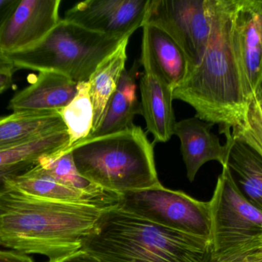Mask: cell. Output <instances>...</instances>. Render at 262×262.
Instances as JSON below:
<instances>
[{
	"label": "cell",
	"instance_id": "4",
	"mask_svg": "<svg viewBox=\"0 0 262 262\" xmlns=\"http://www.w3.org/2000/svg\"><path fill=\"white\" fill-rule=\"evenodd\" d=\"M154 147L141 127L134 125L67 149L82 176L104 190L121 194L161 185Z\"/></svg>",
	"mask_w": 262,
	"mask_h": 262
},
{
	"label": "cell",
	"instance_id": "21",
	"mask_svg": "<svg viewBox=\"0 0 262 262\" xmlns=\"http://www.w3.org/2000/svg\"><path fill=\"white\" fill-rule=\"evenodd\" d=\"M35 165L58 183L76 190L91 194H104V190L81 175L75 166L70 149L58 151L38 158Z\"/></svg>",
	"mask_w": 262,
	"mask_h": 262
},
{
	"label": "cell",
	"instance_id": "8",
	"mask_svg": "<svg viewBox=\"0 0 262 262\" xmlns=\"http://www.w3.org/2000/svg\"><path fill=\"white\" fill-rule=\"evenodd\" d=\"M157 26L184 52L189 74L201 63L211 32L207 0H149L143 25Z\"/></svg>",
	"mask_w": 262,
	"mask_h": 262
},
{
	"label": "cell",
	"instance_id": "29",
	"mask_svg": "<svg viewBox=\"0 0 262 262\" xmlns=\"http://www.w3.org/2000/svg\"><path fill=\"white\" fill-rule=\"evenodd\" d=\"M35 164H23L7 170L1 171L0 172V192L6 188V179L8 177L15 174L21 173L25 171L28 170Z\"/></svg>",
	"mask_w": 262,
	"mask_h": 262
},
{
	"label": "cell",
	"instance_id": "30",
	"mask_svg": "<svg viewBox=\"0 0 262 262\" xmlns=\"http://www.w3.org/2000/svg\"><path fill=\"white\" fill-rule=\"evenodd\" d=\"M229 262H262V250L251 254L244 258Z\"/></svg>",
	"mask_w": 262,
	"mask_h": 262
},
{
	"label": "cell",
	"instance_id": "5",
	"mask_svg": "<svg viewBox=\"0 0 262 262\" xmlns=\"http://www.w3.org/2000/svg\"><path fill=\"white\" fill-rule=\"evenodd\" d=\"M126 38L92 32L62 18L35 47L3 56L15 69L59 72L75 83H87L99 63Z\"/></svg>",
	"mask_w": 262,
	"mask_h": 262
},
{
	"label": "cell",
	"instance_id": "28",
	"mask_svg": "<svg viewBox=\"0 0 262 262\" xmlns=\"http://www.w3.org/2000/svg\"><path fill=\"white\" fill-rule=\"evenodd\" d=\"M18 0H0V32L6 18L16 5ZM0 60H6L0 52Z\"/></svg>",
	"mask_w": 262,
	"mask_h": 262
},
{
	"label": "cell",
	"instance_id": "2",
	"mask_svg": "<svg viewBox=\"0 0 262 262\" xmlns=\"http://www.w3.org/2000/svg\"><path fill=\"white\" fill-rule=\"evenodd\" d=\"M104 211L36 198L6 186L0 192V243L55 261L81 249Z\"/></svg>",
	"mask_w": 262,
	"mask_h": 262
},
{
	"label": "cell",
	"instance_id": "24",
	"mask_svg": "<svg viewBox=\"0 0 262 262\" xmlns=\"http://www.w3.org/2000/svg\"><path fill=\"white\" fill-rule=\"evenodd\" d=\"M234 136L249 145L262 157V98L254 94L249 101L245 119L232 129Z\"/></svg>",
	"mask_w": 262,
	"mask_h": 262
},
{
	"label": "cell",
	"instance_id": "33",
	"mask_svg": "<svg viewBox=\"0 0 262 262\" xmlns=\"http://www.w3.org/2000/svg\"><path fill=\"white\" fill-rule=\"evenodd\" d=\"M0 246H1V243H0Z\"/></svg>",
	"mask_w": 262,
	"mask_h": 262
},
{
	"label": "cell",
	"instance_id": "11",
	"mask_svg": "<svg viewBox=\"0 0 262 262\" xmlns=\"http://www.w3.org/2000/svg\"><path fill=\"white\" fill-rule=\"evenodd\" d=\"M233 41L246 95L262 80V9L258 0H236Z\"/></svg>",
	"mask_w": 262,
	"mask_h": 262
},
{
	"label": "cell",
	"instance_id": "10",
	"mask_svg": "<svg viewBox=\"0 0 262 262\" xmlns=\"http://www.w3.org/2000/svg\"><path fill=\"white\" fill-rule=\"evenodd\" d=\"M149 0H86L66 12L64 19L109 36H131L143 27Z\"/></svg>",
	"mask_w": 262,
	"mask_h": 262
},
{
	"label": "cell",
	"instance_id": "7",
	"mask_svg": "<svg viewBox=\"0 0 262 262\" xmlns=\"http://www.w3.org/2000/svg\"><path fill=\"white\" fill-rule=\"evenodd\" d=\"M117 207L151 223L211 241L209 201H201L160 185L119 194Z\"/></svg>",
	"mask_w": 262,
	"mask_h": 262
},
{
	"label": "cell",
	"instance_id": "23",
	"mask_svg": "<svg viewBox=\"0 0 262 262\" xmlns=\"http://www.w3.org/2000/svg\"><path fill=\"white\" fill-rule=\"evenodd\" d=\"M67 128L69 147L89 136L93 129L94 111L89 83H78L76 95L59 112Z\"/></svg>",
	"mask_w": 262,
	"mask_h": 262
},
{
	"label": "cell",
	"instance_id": "16",
	"mask_svg": "<svg viewBox=\"0 0 262 262\" xmlns=\"http://www.w3.org/2000/svg\"><path fill=\"white\" fill-rule=\"evenodd\" d=\"M140 66V61H135L129 70L124 71L116 90L107 103L101 124L81 141L117 133L134 126L135 115H142L136 83Z\"/></svg>",
	"mask_w": 262,
	"mask_h": 262
},
{
	"label": "cell",
	"instance_id": "3",
	"mask_svg": "<svg viewBox=\"0 0 262 262\" xmlns=\"http://www.w3.org/2000/svg\"><path fill=\"white\" fill-rule=\"evenodd\" d=\"M81 249L104 262H212L211 241L118 207L103 212Z\"/></svg>",
	"mask_w": 262,
	"mask_h": 262
},
{
	"label": "cell",
	"instance_id": "32",
	"mask_svg": "<svg viewBox=\"0 0 262 262\" xmlns=\"http://www.w3.org/2000/svg\"><path fill=\"white\" fill-rule=\"evenodd\" d=\"M258 3H259L260 6H261L262 9V0H258Z\"/></svg>",
	"mask_w": 262,
	"mask_h": 262
},
{
	"label": "cell",
	"instance_id": "13",
	"mask_svg": "<svg viewBox=\"0 0 262 262\" xmlns=\"http://www.w3.org/2000/svg\"><path fill=\"white\" fill-rule=\"evenodd\" d=\"M6 186L36 198L95 206L103 210L117 207L119 201V194L116 192L91 194L64 186L46 174L37 165L21 173L8 177Z\"/></svg>",
	"mask_w": 262,
	"mask_h": 262
},
{
	"label": "cell",
	"instance_id": "19",
	"mask_svg": "<svg viewBox=\"0 0 262 262\" xmlns=\"http://www.w3.org/2000/svg\"><path fill=\"white\" fill-rule=\"evenodd\" d=\"M67 131L59 113H12L0 118V151Z\"/></svg>",
	"mask_w": 262,
	"mask_h": 262
},
{
	"label": "cell",
	"instance_id": "6",
	"mask_svg": "<svg viewBox=\"0 0 262 262\" xmlns=\"http://www.w3.org/2000/svg\"><path fill=\"white\" fill-rule=\"evenodd\" d=\"M210 203L212 262H229L262 250V212L240 193L226 166Z\"/></svg>",
	"mask_w": 262,
	"mask_h": 262
},
{
	"label": "cell",
	"instance_id": "26",
	"mask_svg": "<svg viewBox=\"0 0 262 262\" xmlns=\"http://www.w3.org/2000/svg\"><path fill=\"white\" fill-rule=\"evenodd\" d=\"M48 262H104L95 255H92L89 252L80 249L71 255L63 257L55 261H49Z\"/></svg>",
	"mask_w": 262,
	"mask_h": 262
},
{
	"label": "cell",
	"instance_id": "12",
	"mask_svg": "<svg viewBox=\"0 0 262 262\" xmlns=\"http://www.w3.org/2000/svg\"><path fill=\"white\" fill-rule=\"evenodd\" d=\"M140 65L144 69L140 81L142 115L146 129L154 135V143H167L173 135L176 118L172 108L173 89L165 82L142 50Z\"/></svg>",
	"mask_w": 262,
	"mask_h": 262
},
{
	"label": "cell",
	"instance_id": "18",
	"mask_svg": "<svg viewBox=\"0 0 262 262\" xmlns=\"http://www.w3.org/2000/svg\"><path fill=\"white\" fill-rule=\"evenodd\" d=\"M142 28V50L146 52L162 78L175 90L189 75V63L184 52L160 28L151 25Z\"/></svg>",
	"mask_w": 262,
	"mask_h": 262
},
{
	"label": "cell",
	"instance_id": "17",
	"mask_svg": "<svg viewBox=\"0 0 262 262\" xmlns=\"http://www.w3.org/2000/svg\"><path fill=\"white\" fill-rule=\"evenodd\" d=\"M223 134L229 147L225 166L242 195L262 212V157L231 131Z\"/></svg>",
	"mask_w": 262,
	"mask_h": 262
},
{
	"label": "cell",
	"instance_id": "31",
	"mask_svg": "<svg viewBox=\"0 0 262 262\" xmlns=\"http://www.w3.org/2000/svg\"><path fill=\"white\" fill-rule=\"evenodd\" d=\"M255 95H256L257 96L260 97V98H262V80L261 83L258 85V87H257L256 90L255 92Z\"/></svg>",
	"mask_w": 262,
	"mask_h": 262
},
{
	"label": "cell",
	"instance_id": "1",
	"mask_svg": "<svg viewBox=\"0 0 262 262\" xmlns=\"http://www.w3.org/2000/svg\"><path fill=\"white\" fill-rule=\"evenodd\" d=\"M211 32L200 64L173 91L174 99L192 106L196 116L232 131L243 123L249 97L233 41L236 0H207Z\"/></svg>",
	"mask_w": 262,
	"mask_h": 262
},
{
	"label": "cell",
	"instance_id": "25",
	"mask_svg": "<svg viewBox=\"0 0 262 262\" xmlns=\"http://www.w3.org/2000/svg\"><path fill=\"white\" fill-rule=\"evenodd\" d=\"M15 70V67L7 60H0V94L12 86Z\"/></svg>",
	"mask_w": 262,
	"mask_h": 262
},
{
	"label": "cell",
	"instance_id": "20",
	"mask_svg": "<svg viewBox=\"0 0 262 262\" xmlns=\"http://www.w3.org/2000/svg\"><path fill=\"white\" fill-rule=\"evenodd\" d=\"M130 38H124L112 54L99 63L88 82L94 111L92 132L101 124L107 103L116 90L121 75L125 70L127 48Z\"/></svg>",
	"mask_w": 262,
	"mask_h": 262
},
{
	"label": "cell",
	"instance_id": "15",
	"mask_svg": "<svg viewBox=\"0 0 262 262\" xmlns=\"http://www.w3.org/2000/svg\"><path fill=\"white\" fill-rule=\"evenodd\" d=\"M214 124L197 117L177 122L173 135L180 140V149L186 168L188 179L193 182L200 168L208 162L216 161L225 166L229 144L222 145L212 132Z\"/></svg>",
	"mask_w": 262,
	"mask_h": 262
},
{
	"label": "cell",
	"instance_id": "22",
	"mask_svg": "<svg viewBox=\"0 0 262 262\" xmlns=\"http://www.w3.org/2000/svg\"><path fill=\"white\" fill-rule=\"evenodd\" d=\"M68 131L52 134L29 144L0 151V172L23 164H35L41 156L69 148Z\"/></svg>",
	"mask_w": 262,
	"mask_h": 262
},
{
	"label": "cell",
	"instance_id": "27",
	"mask_svg": "<svg viewBox=\"0 0 262 262\" xmlns=\"http://www.w3.org/2000/svg\"><path fill=\"white\" fill-rule=\"evenodd\" d=\"M0 262H34L31 257L26 254L13 250H0Z\"/></svg>",
	"mask_w": 262,
	"mask_h": 262
},
{
	"label": "cell",
	"instance_id": "9",
	"mask_svg": "<svg viewBox=\"0 0 262 262\" xmlns=\"http://www.w3.org/2000/svg\"><path fill=\"white\" fill-rule=\"evenodd\" d=\"M61 0H18L0 32V52L18 53L39 44L59 23Z\"/></svg>",
	"mask_w": 262,
	"mask_h": 262
},
{
	"label": "cell",
	"instance_id": "14",
	"mask_svg": "<svg viewBox=\"0 0 262 262\" xmlns=\"http://www.w3.org/2000/svg\"><path fill=\"white\" fill-rule=\"evenodd\" d=\"M78 83L56 72H40L9 102L14 113H59L75 98Z\"/></svg>",
	"mask_w": 262,
	"mask_h": 262
}]
</instances>
